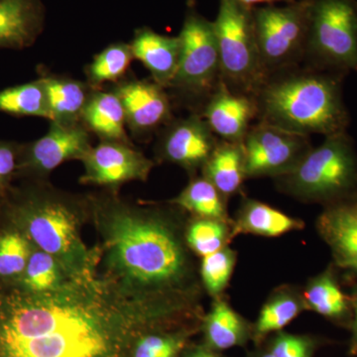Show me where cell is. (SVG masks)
<instances>
[{"mask_svg":"<svg viewBox=\"0 0 357 357\" xmlns=\"http://www.w3.org/2000/svg\"><path fill=\"white\" fill-rule=\"evenodd\" d=\"M26 229L33 241L61 263L69 274L89 271L88 253L77 229L70 206L56 199L30 204L26 211Z\"/></svg>","mask_w":357,"mask_h":357,"instance_id":"9","label":"cell"},{"mask_svg":"<svg viewBox=\"0 0 357 357\" xmlns=\"http://www.w3.org/2000/svg\"><path fill=\"white\" fill-rule=\"evenodd\" d=\"M303 229V220L290 217L287 213L262 202L245 199L239 208L236 220L231 222V236L232 238L238 234L278 237Z\"/></svg>","mask_w":357,"mask_h":357,"instance_id":"18","label":"cell"},{"mask_svg":"<svg viewBox=\"0 0 357 357\" xmlns=\"http://www.w3.org/2000/svg\"><path fill=\"white\" fill-rule=\"evenodd\" d=\"M230 238H232L231 223L211 218H197L185 234L188 246L202 257L225 248Z\"/></svg>","mask_w":357,"mask_h":357,"instance_id":"30","label":"cell"},{"mask_svg":"<svg viewBox=\"0 0 357 357\" xmlns=\"http://www.w3.org/2000/svg\"><path fill=\"white\" fill-rule=\"evenodd\" d=\"M213 25L222 81L234 93L255 98L268 77L256 39L253 7L237 0H220Z\"/></svg>","mask_w":357,"mask_h":357,"instance_id":"5","label":"cell"},{"mask_svg":"<svg viewBox=\"0 0 357 357\" xmlns=\"http://www.w3.org/2000/svg\"><path fill=\"white\" fill-rule=\"evenodd\" d=\"M16 166V155L13 147L0 144V184L13 172Z\"/></svg>","mask_w":357,"mask_h":357,"instance_id":"35","label":"cell"},{"mask_svg":"<svg viewBox=\"0 0 357 357\" xmlns=\"http://www.w3.org/2000/svg\"><path fill=\"white\" fill-rule=\"evenodd\" d=\"M29 258V245L24 237L15 232L0 236V276L22 273Z\"/></svg>","mask_w":357,"mask_h":357,"instance_id":"32","label":"cell"},{"mask_svg":"<svg viewBox=\"0 0 357 357\" xmlns=\"http://www.w3.org/2000/svg\"><path fill=\"white\" fill-rule=\"evenodd\" d=\"M311 340L299 335H279L272 344L271 352L275 357H311Z\"/></svg>","mask_w":357,"mask_h":357,"instance_id":"34","label":"cell"},{"mask_svg":"<svg viewBox=\"0 0 357 357\" xmlns=\"http://www.w3.org/2000/svg\"><path fill=\"white\" fill-rule=\"evenodd\" d=\"M305 59L314 69L357 73L356 0H314Z\"/></svg>","mask_w":357,"mask_h":357,"instance_id":"6","label":"cell"},{"mask_svg":"<svg viewBox=\"0 0 357 357\" xmlns=\"http://www.w3.org/2000/svg\"><path fill=\"white\" fill-rule=\"evenodd\" d=\"M114 91L123 105L126 123L137 135L151 133L172 119L170 98L154 81L121 82Z\"/></svg>","mask_w":357,"mask_h":357,"instance_id":"13","label":"cell"},{"mask_svg":"<svg viewBox=\"0 0 357 357\" xmlns=\"http://www.w3.org/2000/svg\"><path fill=\"white\" fill-rule=\"evenodd\" d=\"M307 309L331 319H342L349 312V299L328 270L312 279L302 294Z\"/></svg>","mask_w":357,"mask_h":357,"instance_id":"25","label":"cell"},{"mask_svg":"<svg viewBox=\"0 0 357 357\" xmlns=\"http://www.w3.org/2000/svg\"><path fill=\"white\" fill-rule=\"evenodd\" d=\"M261 357H275L273 354H271V352H269V354H264V356H262Z\"/></svg>","mask_w":357,"mask_h":357,"instance_id":"39","label":"cell"},{"mask_svg":"<svg viewBox=\"0 0 357 357\" xmlns=\"http://www.w3.org/2000/svg\"><path fill=\"white\" fill-rule=\"evenodd\" d=\"M314 0L253 7L256 39L267 77L305 60Z\"/></svg>","mask_w":357,"mask_h":357,"instance_id":"7","label":"cell"},{"mask_svg":"<svg viewBox=\"0 0 357 357\" xmlns=\"http://www.w3.org/2000/svg\"><path fill=\"white\" fill-rule=\"evenodd\" d=\"M110 273L137 304L175 310L190 298L194 272L177 229L162 215L115 206L105 218Z\"/></svg>","mask_w":357,"mask_h":357,"instance_id":"2","label":"cell"},{"mask_svg":"<svg viewBox=\"0 0 357 357\" xmlns=\"http://www.w3.org/2000/svg\"><path fill=\"white\" fill-rule=\"evenodd\" d=\"M344 76L310 67L272 75L255 96L258 121L306 136L347 132Z\"/></svg>","mask_w":357,"mask_h":357,"instance_id":"3","label":"cell"},{"mask_svg":"<svg viewBox=\"0 0 357 357\" xmlns=\"http://www.w3.org/2000/svg\"><path fill=\"white\" fill-rule=\"evenodd\" d=\"M244 6L250 7L267 6V4H279V3H290L295 0H237Z\"/></svg>","mask_w":357,"mask_h":357,"instance_id":"36","label":"cell"},{"mask_svg":"<svg viewBox=\"0 0 357 357\" xmlns=\"http://www.w3.org/2000/svg\"><path fill=\"white\" fill-rule=\"evenodd\" d=\"M178 38L180 60L169 88L187 100L206 102L222 79L213 22L190 10Z\"/></svg>","mask_w":357,"mask_h":357,"instance_id":"8","label":"cell"},{"mask_svg":"<svg viewBox=\"0 0 357 357\" xmlns=\"http://www.w3.org/2000/svg\"><path fill=\"white\" fill-rule=\"evenodd\" d=\"M172 203L198 218L231 223L227 215L225 197L204 177L192 180L178 197L172 199Z\"/></svg>","mask_w":357,"mask_h":357,"instance_id":"24","label":"cell"},{"mask_svg":"<svg viewBox=\"0 0 357 357\" xmlns=\"http://www.w3.org/2000/svg\"><path fill=\"white\" fill-rule=\"evenodd\" d=\"M36 29L32 0H0V47H24Z\"/></svg>","mask_w":357,"mask_h":357,"instance_id":"23","label":"cell"},{"mask_svg":"<svg viewBox=\"0 0 357 357\" xmlns=\"http://www.w3.org/2000/svg\"><path fill=\"white\" fill-rule=\"evenodd\" d=\"M133 59L130 45H110L86 68L89 86L98 88L103 84L117 83L128 72Z\"/></svg>","mask_w":357,"mask_h":357,"instance_id":"28","label":"cell"},{"mask_svg":"<svg viewBox=\"0 0 357 357\" xmlns=\"http://www.w3.org/2000/svg\"><path fill=\"white\" fill-rule=\"evenodd\" d=\"M91 147L89 131L81 122H51L48 132L30 147L28 163L39 172L48 173L69 160H82Z\"/></svg>","mask_w":357,"mask_h":357,"instance_id":"15","label":"cell"},{"mask_svg":"<svg viewBox=\"0 0 357 357\" xmlns=\"http://www.w3.org/2000/svg\"><path fill=\"white\" fill-rule=\"evenodd\" d=\"M188 357H220V356H218L217 354H213V352L204 351V349H199V351L192 352V354H190V356Z\"/></svg>","mask_w":357,"mask_h":357,"instance_id":"38","label":"cell"},{"mask_svg":"<svg viewBox=\"0 0 357 357\" xmlns=\"http://www.w3.org/2000/svg\"><path fill=\"white\" fill-rule=\"evenodd\" d=\"M218 139L201 114L169 122L162 133L159 151L166 161L189 171L206 163Z\"/></svg>","mask_w":357,"mask_h":357,"instance_id":"12","label":"cell"},{"mask_svg":"<svg viewBox=\"0 0 357 357\" xmlns=\"http://www.w3.org/2000/svg\"><path fill=\"white\" fill-rule=\"evenodd\" d=\"M70 275L54 256L40 250L30 255L22 286L34 292H46L62 285Z\"/></svg>","mask_w":357,"mask_h":357,"instance_id":"29","label":"cell"},{"mask_svg":"<svg viewBox=\"0 0 357 357\" xmlns=\"http://www.w3.org/2000/svg\"><path fill=\"white\" fill-rule=\"evenodd\" d=\"M204 333L210 347L223 351L245 342L248 328L238 312L225 300L218 299L206 316Z\"/></svg>","mask_w":357,"mask_h":357,"instance_id":"22","label":"cell"},{"mask_svg":"<svg viewBox=\"0 0 357 357\" xmlns=\"http://www.w3.org/2000/svg\"><path fill=\"white\" fill-rule=\"evenodd\" d=\"M86 184L117 185L130 181H145L153 163L129 143L102 141L82 158Z\"/></svg>","mask_w":357,"mask_h":357,"instance_id":"11","label":"cell"},{"mask_svg":"<svg viewBox=\"0 0 357 357\" xmlns=\"http://www.w3.org/2000/svg\"><path fill=\"white\" fill-rule=\"evenodd\" d=\"M182 340L166 335H147L136 345L134 357H175Z\"/></svg>","mask_w":357,"mask_h":357,"instance_id":"33","label":"cell"},{"mask_svg":"<svg viewBox=\"0 0 357 357\" xmlns=\"http://www.w3.org/2000/svg\"><path fill=\"white\" fill-rule=\"evenodd\" d=\"M279 187L307 202L335 203L354 198L357 190V155L347 132L326 136L291 172L276 178Z\"/></svg>","mask_w":357,"mask_h":357,"instance_id":"4","label":"cell"},{"mask_svg":"<svg viewBox=\"0 0 357 357\" xmlns=\"http://www.w3.org/2000/svg\"><path fill=\"white\" fill-rule=\"evenodd\" d=\"M257 114L255 98L234 93L222 79L201 114L217 137L225 141H243Z\"/></svg>","mask_w":357,"mask_h":357,"instance_id":"14","label":"cell"},{"mask_svg":"<svg viewBox=\"0 0 357 357\" xmlns=\"http://www.w3.org/2000/svg\"><path fill=\"white\" fill-rule=\"evenodd\" d=\"M236 264V251L227 246L203 257L201 265L202 281L211 296L218 297L225 290Z\"/></svg>","mask_w":357,"mask_h":357,"instance_id":"31","label":"cell"},{"mask_svg":"<svg viewBox=\"0 0 357 357\" xmlns=\"http://www.w3.org/2000/svg\"><path fill=\"white\" fill-rule=\"evenodd\" d=\"M82 123L102 141L129 143L126 115L114 91H93L84 107Z\"/></svg>","mask_w":357,"mask_h":357,"instance_id":"19","label":"cell"},{"mask_svg":"<svg viewBox=\"0 0 357 357\" xmlns=\"http://www.w3.org/2000/svg\"><path fill=\"white\" fill-rule=\"evenodd\" d=\"M203 174L225 199L241 191L248 178L243 141L218 140L203 167Z\"/></svg>","mask_w":357,"mask_h":357,"instance_id":"20","label":"cell"},{"mask_svg":"<svg viewBox=\"0 0 357 357\" xmlns=\"http://www.w3.org/2000/svg\"><path fill=\"white\" fill-rule=\"evenodd\" d=\"M338 266L357 273V198L331 204L317 222Z\"/></svg>","mask_w":357,"mask_h":357,"instance_id":"16","label":"cell"},{"mask_svg":"<svg viewBox=\"0 0 357 357\" xmlns=\"http://www.w3.org/2000/svg\"><path fill=\"white\" fill-rule=\"evenodd\" d=\"M354 349H357V289L354 296Z\"/></svg>","mask_w":357,"mask_h":357,"instance_id":"37","label":"cell"},{"mask_svg":"<svg viewBox=\"0 0 357 357\" xmlns=\"http://www.w3.org/2000/svg\"><path fill=\"white\" fill-rule=\"evenodd\" d=\"M130 47L133 57L146 67L155 83L169 88L180 60L178 36H165L151 29H142L136 33Z\"/></svg>","mask_w":357,"mask_h":357,"instance_id":"17","label":"cell"},{"mask_svg":"<svg viewBox=\"0 0 357 357\" xmlns=\"http://www.w3.org/2000/svg\"><path fill=\"white\" fill-rule=\"evenodd\" d=\"M307 309L302 294L293 289H279L265 303L258 317L255 330L258 335L280 331Z\"/></svg>","mask_w":357,"mask_h":357,"instance_id":"26","label":"cell"},{"mask_svg":"<svg viewBox=\"0 0 357 357\" xmlns=\"http://www.w3.org/2000/svg\"><path fill=\"white\" fill-rule=\"evenodd\" d=\"M51 122L63 124L79 123L91 91L89 84L69 77L45 76L41 77Z\"/></svg>","mask_w":357,"mask_h":357,"instance_id":"21","label":"cell"},{"mask_svg":"<svg viewBox=\"0 0 357 357\" xmlns=\"http://www.w3.org/2000/svg\"><path fill=\"white\" fill-rule=\"evenodd\" d=\"M0 112L43 117L51 121L46 93L41 79L0 91Z\"/></svg>","mask_w":357,"mask_h":357,"instance_id":"27","label":"cell"},{"mask_svg":"<svg viewBox=\"0 0 357 357\" xmlns=\"http://www.w3.org/2000/svg\"><path fill=\"white\" fill-rule=\"evenodd\" d=\"M246 178L285 175L312 149L309 136L258 121L243 140Z\"/></svg>","mask_w":357,"mask_h":357,"instance_id":"10","label":"cell"},{"mask_svg":"<svg viewBox=\"0 0 357 357\" xmlns=\"http://www.w3.org/2000/svg\"><path fill=\"white\" fill-rule=\"evenodd\" d=\"M89 271L53 290L0 285V357H109L119 297Z\"/></svg>","mask_w":357,"mask_h":357,"instance_id":"1","label":"cell"}]
</instances>
